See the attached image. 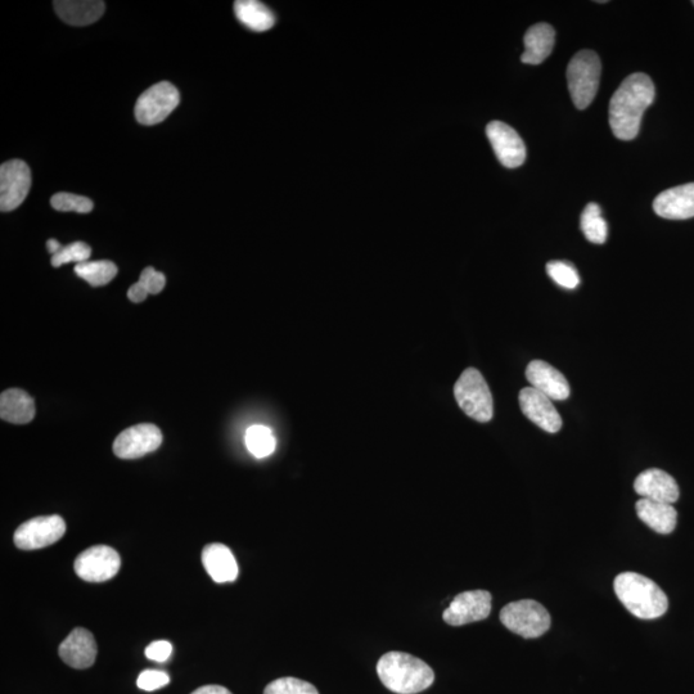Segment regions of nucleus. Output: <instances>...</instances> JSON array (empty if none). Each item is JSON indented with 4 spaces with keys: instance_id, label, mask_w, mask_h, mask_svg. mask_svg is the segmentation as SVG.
Instances as JSON below:
<instances>
[{
    "instance_id": "f257e3e1",
    "label": "nucleus",
    "mask_w": 694,
    "mask_h": 694,
    "mask_svg": "<svg viewBox=\"0 0 694 694\" xmlns=\"http://www.w3.org/2000/svg\"><path fill=\"white\" fill-rule=\"evenodd\" d=\"M655 96V84L646 74H633L623 81L610 102V125L617 139L633 141L637 137L644 111Z\"/></svg>"
},
{
    "instance_id": "f03ea898",
    "label": "nucleus",
    "mask_w": 694,
    "mask_h": 694,
    "mask_svg": "<svg viewBox=\"0 0 694 694\" xmlns=\"http://www.w3.org/2000/svg\"><path fill=\"white\" fill-rule=\"evenodd\" d=\"M383 686L398 694H417L435 682L434 670L425 661L404 652H389L377 664Z\"/></svg>"
},
{
    "instance_id": "7ed1b4c3",
    "label": "nucleus",
    "mask_w": 694,
    "mask_h": 694,
    "mask_svg": "<svg viewBox=\"0 0 694 694\" xmlns=\"http://www.w3.org/2000/svg\"><path fill=\"white\" fill-rule=\"evenodd\" d=\"M617 598L630 614L642 620L659 619L669 608L659 585L637 572H623L614 581Z\"/></svg>"
},
{
    "instance_id": "20e7f679",
    "label": "nucleus",
    "mask_w": 694,
    "mask_h": 694,
    "mask_svg": "<svg viewBox=\"0 0 694 694\" xmlns=\"http://www.w3.org/2000/svg\"><path fill=\"white\" fill-rule=\"evenodd\" d=\"M601 60L593 51H581L572 57L567 67V83L574 105L585 110L596 98L601 79Z\"/></svg>"
},
{
    "instance_id": "39448f33",
    "label": "nucleus",
    "mask_w": 694,
    "mask_h": 694,
    "mask_svg": "<svg viewBox=\"0 0 694 694\" xmlns=\"http://www.w3.org/2000/svg\"><path fill=\"white\" fill-rule=\"evenodd\" d=\"M454 396L459 408L475 421L486 423L493 418V395L477 369L468 368L461 374L454 386Z\"/></svg>"
},
{
    "instance_id": "423d86ee",
    "label": "nucleus",
    "mask_w": 694,
    "mask_h": 694,
    "mask_svg": "<svg viewBox=\"0 0 694 694\" xmlns=\"http://www.w3.org/2000/svg\"><path fill=\"white\" fill-rule=\"evenodd\" d=\"M500 621L512 633L526 639L542 637L551 628L547 608L533 599L509 603L500 611Z\"/></svg>"
},
{
    "instance_id": "0eeeda50",
    "label": "nucleus",
    "mask_w": 694,
    "mask_h": 694,
    "mask_svg": "<svg viewBox=\"0 0 694 694\" xmlns=\"http://www.w3.org/2000/svg\"><path fill=\"white\" fill-rule=\"evenodd\" d=\"M180 103L179 90L169 81L152 85L138 98L135 119L142 125L162 123Z\"/></svg>"
},
{
    "instance_id": "6e6552de",
    "label": "nucleus",
    "mask_w": 694,
    "mask_h": 694,
    "mask_svg": "<svg viewBox=\"0 0 694 694\" xmlns=\"http://www.w3.org/2000/svg\"><path fill=\"white\" fill-rule=\"evenodd\" d=\"M65 533L66 522L62 517L57 515L35 517L18 527L13 540L18 549L35 551V549L57 543Z\"/></svg>"
},
{
    "instance_id": "1a4fd4ad",
    "label": "nucleus",
    "mask_w": 694,
    "mask_h": 694,
    "mask_svg": "<svg viewBox=\"0 0 694 694\" xmlns=\"http://www.w3.org/2000/svg\"><path fill=\"white\" fill-rule=\"evenodd\" d=\"M121 560L119 553L107 545H94L80 553L75 560V572L80 579L88 583H105L115 578L119 572Z\"/></svg>"
},
{
    "instance_id": "9d476101",
    "label": "nucleus",
    "mask_w": 694,
    "mask_h": 694,
    "mask_svg": "<svg viewBox=\"0 0 694 694\" xmlns=\"http://www.w3.org/2000/svg\"><path fill=\"white\" fill-rule=\"evenodd\" d=\"M31 171L22 160H11L0 166V210L8 213L17 209L29 195Z\"/></svg>"
},
{
    "instance_id": "9b49d317",
    "label": "nucleus",
    "mask_w": 694,
    "mask_h": 694,
    "mask_svg": "<svg viewBox=\"0 0 694 694\" xmlns=\"http://www.w3.org/2000/svg\"><path fill=\"white\" fill-rule=\"evenodd\" d=\"M162 444L160 428L151 423L126 428L116 437L114 453L120 459H138L155 452Z\"/></svg>"
},
{
    "instance_id": "f8f14e48",
    "label": "nucleus",
    "mask_w": 694,
    "mask_h": 694,
    "mask_svg": "<svg viewBox=\"0 0 694 694\" xmlns=\"http://www.w3.org/2000/svg\"><path fill=\"white\" fill-rule=\"evenodd\" d=\"M491 612V594L486 590H471L458 594L443 614L446 624L462 626L488 619Z\"/></svg>"
},
{
    "instance_id": "ddd939ff",
    "label": "nucleus",
    "mask_w": 694,
    "mask_h": 694,
    "mask_svg": "<svg viewBox=\"0 0 694 694\" xmlns=\"http://www.w3.org/2000/svg\"><path fill=\"white\" fill-rule=\"evenodd\" d=\"M486 135L500 164L508 169H516L524 165L526 146L515 129L502 121H491L486 126Z\"/></svg>"
},
{
    "instance_id": "4468645a",
    "label": "nucleus",
    "mask_w": 694,
    "mask_h": 694,
    "mask_svg": "<svg viewBox=\"0 0 694 694\" xmlns=\"http://www.w3.org/2000/svg\"><path fill=\"white\" fill-rule=\"evenodd\" d=\"M520 407L531 422L549 434H556L561 430L562 418L558 410L554 408L553 400L542 394L534 387H525L520 392Z\"/></svg>"
},
{
    "instance_id": "2eb2a0df",
    "label": "nucleus",
    "mask_w": 694,
    "mask_h": 694,
    "mask_svg": "<svg viewBox=\"0 0 694 694\" xmlns=\"http://www.w3.org/2000/svg\"><path fill=\"white\" fill-rule=\"evenodd\" d=\"M58 653L65 664L72 669H88L97 659L98 647L96 639L89 630L76 628L69 637L61 643Z\"/></svg>"
},
{
    "instance_id": "dca6fc26",
    "label": "nucleus",
    "mask_w": 694,
    "mask_h": 694,
    "mask_svg": "<svg viewBox=\"0 0 694 694\" xmlns=\"http://www.w3.org/2000/svg\"><path fill=\"white\" fill-rule=\"evenodd\" d=\"M635 493L643 499L673 504L680 497L679 486L668 472L651 468L641 473L634 482Z\"/></svg>"
},
{
    "instance_id": "f3484780",
    "label": "nucleus",
    "mask_w": 694,
    "mask_h": 694,
    "mask_svg": "<svg viewBox=\"0 0 694 694\" xmlns=\"http://www.w3.org/2000/svg\"><path fill=\"white\" fill-rule=\"evenodd\" d=\"M526 378L531 387L551 400H566L570 396V385L566 377L543 360H534L527 365Z\"/></svg>"
},
{
    "instance_id": "a211bd4d",
    "label": "nucleus",
    "mask_w": 694,
    "mask_h": 694,
    "mask_svg": "<svg viewBox=\"0 0 694 694\" xmlns=\"http://www.w3.org/2000/svg\"><path fill=\"white\" fill-rule=\"evenodd\" d=\"M653 210L661 218L669 220L694 218V183L661 192L653 202Z\"/></svg>"
},
{
    "instance_id": "6ab92c4d",
    "label": "nucleus",
    "mask_w": 694,
    "mask_h": 694,
    "mask_svg": "<svg viewBox=\"0 0 694 694\" xmlns=\"http://www.w3.org/2000/svg\"><path fill=\"white\" fill-rule=\"evenodd\" d=\"M202 563L215 583H233L238 578L237 561L227 545L220 543L206 545L202 551Z\"/></svg>"
},
{
    "instance_id": "aec40b11",
    "label": "nucleus",
    "mask_w": 694,
    "mask_h": 694,
    "mask_svg": "<svg viewBox=\"0 0 694 694\" xmlns=\"http://www.w3.org/2000/svg\"><path fill=\"white\" fill-rule=\"evenodd\" d=\"M54 9L66 24L88 26L102 17L106 4L101 0H57L54 2Z\"/></svg>"
},
{
    "instance_id": "412c9836",
    "label": "nucleus",
    "mask_w": 694,
    "mask_h": 694,
    "mask_svg": "<svg viewBox=\"0 0 694 694\" xmlns=\"http://www.w3.org/2000/svg\"><path fill=\"white\" fill-rule=\"evenodd\" d=\"M637 515L648 527L659 534L673 533L678 524V512L673 504L653 502V500H638Z\"/></svg>"
},
{
    "instance_id": "4be33fe9",
    "label": "nucleus",
    "mask_w": 694,
    "mask_h": 694,
    "mask_svg": "<svg viewBox=\"0 0 694 694\" xmlns=\"http://www.w3.org/2000/svg\"><path fill=\"white\" fill-rule=\"evenodd\" d=\"M524 43L526 51L522 54L521 61L526 65H540L551 56L556 33L549 24H536L527 30Z\"/></svg>"
},
{
    "instance_id": "5701e85b",
    "label": "nucleus",
    "mask_w": 694,
    "mask_h": 694,
    "mask_svg": "<svg viewBox=\"0 0 694 694\" xmlns=\"http://www.w3.org/2000/svg\"><path fill=\"white\" fill-rule=\"evenodd\" d=\"M35 401L26 391L9 389L0 396V417L3 421L26 425L35 417Z\"/></svg>"
},
{
    "instance_id": "b1692460",
    "label": "nucleus",
    "mask_w": 694,
    "mask_h": 694,
    "mask_svg": "<svg viewBox=\"0 0 694 694\" xmlns=\"http://www.w3.org/2000/svg\"><path fill=\"white\" fill-rule=\"evenodd\" d=\"M234 13L243 25L254 31H267L276 24V17L265 4L256 0H237Z\"/></svg>"
},
{
    "instance_id": "393cba45",
    "label": "nucleus",
    "mask_w": 694,
    "mask_h": 694,
    "mask_svg": "<svg viewBox=\"0 0 694 694\" xmlns=\"http://www.w3.org/2000/svg\"><path fill=\"white\" fill-rule=\"evenodd\" d=\"M76 276L83 278L92 287L106 286L117 276V267L112 261H85L76 264Z\"/></svg>"
},
{
    "instance_id": "a878e982",
    "label": "nucleus",
    "mask_w": 694,
    "mask_h": 694,
    "mask_svg": "<svg viewBox=\"0 0 694 694\" xmlns=\"http://www.w3.org/2000/svg\"><path fill=\"white\" fill-rule=\"evenodd\" d=\"M581 231L587 240L597 245L605 243L608 236L606 220L603 219L601 207L596 202H590L585 207L580 219Z\"/></svg>"
},
{
    "instance_id": "bb28decb",
    "label": "nucleus",
    "mask_w": 694,
    "mask_h": 694,
    "mask_svg": "<svg viewBox=\"0 0 694 694\" xmlns=\"http://www.w3.org/2000/svg\"><path fill=\"white\" fill-rule=\"evenodd\" d=\"M245 441L249 452L259 459L269 457L276 450V437L272 430L265 426H251L246 432Z\"/></svg>"
},
{
    "instance_id": "cd10ccee",
    "label": "nucleus",
    "mask_w": 694,
    "mask_h": 694,
    "mask_svg": "<svg viewBox=\"0 0 694 694\" xmlns=\"http://www.w3.org/2000/svg\"><path fill=\"white\" fill-rule=\"evenodd\" d=\"M51 205L54 210L61 211V213L74 211V213L78 214H89L94 207L90 198L67 192L56 193L52 197Z\"/></svg>"
},
{
    "instance_id": "c85d7f7f",
    "label": "nucleus",
    "mask_w": 694,
    "mask_h": 694,
    "mask_svg": "<svg viewBox=\"0 0 694 694\" xmlns=\"http://www.w3.org/2000/svg\"><path fill=\"white\" fill-rule=\"evenodd\" d=\"M547 273L558 286L566 290H575L580 285L578 270L567 261H551L547 264Z\"/></svg>"
},
{
    "instance_id": "c756f323",
    "label": "nucleus",
    "mask_w": 694,
    "mask_h": 694,
    "mask_svg": "<svg viewBox=\"0 0 694 694\" xmlns=\"http://www.w3.org/2000/svg\"><path fill=\"white\" fill-rule=\"evenodd\" d=\"M92 255V249L84 242H74L69 246H63L61 251L52 256V265L54 268H60L61 265L69 263H85Z\"/></svg>"
},
{
    "instance_id": "7c9ffc66",
    "label": "nucleus",
    "mask_w": 694,
    "mask_h": 694,
    "mask_svg": "<svg viewBox=\"0 0 694 694\" xmlns=\"http://www.w3.org/2000/svg\"><path fill=\"white\" fill-rule=\"evenodd\" d=\"M264 694H319L318 689L305 680L279 678L268 684Z\"/></svg>"
},
{
    "instance_id": "2f4dec72",
    "label": "nucleus",
    "mask_w": 694,
    "mask_h": 694,
    "mask_svg": "<svg viewBox=\"0 0 694 694\" xmlns=\"http://www.w3.org/2000/svg\"><path fill=\"white\" fill-rule=\"evenodd\" d=\"M170 677L168 673L160 670H144L139 674L137 686L143 691L152 692L156 689L168 686Z\"/></svg>"
},
{
    "instance_id": "473e14b6",
    "label": "nucleus",
    "mask_w": 694,
    "mask_h": 694,
    "mask_svg": "<svg viewBox=\"0 0 694 694\" xmlns=\"http://www.w3.org/2000/svg\"><path fill=\"white\" fill-rule=\"evenodd\" d=\"M138 282L148 292V295H157L164 290L166 278L164 274L157 272L152 267H148L143 270Z\"/></svg>"
},
{
    "instance_id": "72a5a7b5",
    "label": "nucleus",
    "mask_w": 694,
    "mask_h": 694,
    "mask_svg": "<svg viewBox=\"0 0 694 694\" xmlns=\"http://www.w3.org/2000/svg\"><path fill=\"white\" fill-rule=\"evenodd\" d=\"M173 653V646L168 641L153 642L146 648L147 659L157 662L168 661Z\"/></svg>"
},
{
    "instance_id": "f704fd0d",
    "label": "nucleus",
    "mask_w": 694,
    "mask_h": 694,
    "mask_svg": "<svg viewBox=\"0 0 694 694\" xmlns=\"http://www.w3.org/2000/svg\"><path fill=\"white\" fill-rule=\"evenodd\" d=\"M128 297L130 301H133V303L139 304L143 303V301L147 299L148 292L144 290L141 285H139V282H137L135 285L129 288Z\"/></svg>"
},
{
    "instance_id": "c9c22d12",
    "label": "nucleus",
    "mask_w": 694,
    "mask_h": 694,
    "mask_svg": "<svg viewBox=\"0 0 694 694\" xmlns=\"http://www.w3.org/2000/svg\"><path fill=\"white\" fill-rule=\"evenodd\" d=\"M191 694H232V692L222 686H204L197 688L196 691Z\"/></svg>"
},
{
    "instance_id": "e433bc0d",
    "label": "nucleus",
    "mask_w": 694,
    "mask_h": 694,
    "mask_svg": "<svg viewBox=\"0 0 694 694\" xmlns=\"http://www.w3.org/2000/svg\"><path fill=\"white\" fill-rule=\"evenodd\" d=\"M48 251L51 252L52 256L56 255L58 251L62 250V245L56 240H49L47 242Z\"/></svg>"
},
{
    "instance_id": "4c0bfd02",
    "label": "nucleus",
    "mask_w": 694,
    "mask_h": 694,
    "mask_svg": "<svg viewBox=\"0 0 694 694\" xmlns=\"http://www.w3.org/2000/svg\"><path fill=\"white\" fill-rule=\"evenodd\" d=\"M693 6H694V2H693Z\"/></svg>"
}]
</instances>
